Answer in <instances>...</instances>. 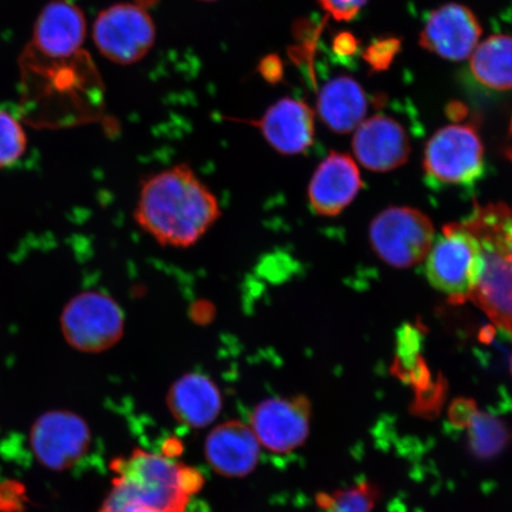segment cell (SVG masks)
Instances as JSON below:
<instances>
[{"mask_svg":"<svg viewBox=\"0 0 512 512\" xmlns=\"http://www.w3.org/2000/svg\"><path fill=\"white\" fill-rule=\"evenodd\" d=\"M275 152L297 156L315 142V113L305 102L285 98L274 104L262 118L251 121Z\"/></svg>","mask_w":512,"mask_h":512,"instance_id":"15","label":"cell"},{"mask_svg":"<svg viewBox=\"0 0 512 512\" xmlns=\"http://www.w3.org/2000/svg\"><path fill=\"white\" fill-rule=\"evenodd\" d=\"M362 185L354 159L334 151L313 172L307 187V200L316 215L335 217L350 206Z\"/></svg>","mask_w":512,"mask_h":512,"instance_id":"12","label":"cell"},{"mask_svg":"<svg viewBox=\"0 0 512 512\" xmlns=\"http://www.w3.org/2000/svg\"><path fill=\"white\" fill-rule=\"evenodd\" d=\"M165 401L172 418L179 425L194 430L213 424L223 408L219 384L200 371L179 376L171 384Z\"/></svg>","mask_w":512,"mask_h":512,"instance_id":"16","label":"cell"},{"mask_svg":"<svg viewBox=\"0 0 512 512\" xmlns=\"http://www.w3.org/2000/svg\"><path fill=\"white\" fill-rule=\"evenodd\" d=\"M86 18L78 6L68 0H53L38 16L34 46L49 60L73 57L86 38Z\"/></svg>","mask_w":512,"mask_h":512,"instance_id":"17","label":"cell"},{"mask_svg":"<svg viewBox=\"0 0 512 512\" xmlns=\"http://www.w3.org/2000/svg\"><path fill=\"white\" fill-rule=\"evenodd\" d=\"M511 128H512V120H511Z\"/></svg>","mask_w":512,"mask_h":512,"instance_id":"33","label":"cell"},{"mask_svg":"<svg viewBox=\"0 0 512 512\" xmlns=\"http://www.w3.org/2000/svg\"><path fill=\"white\" fill-rule=\"evenodd\" d=\"M92 432L85 419L70 411H50L32 425L30 445L38 463L53 471H66L86 456Z\"/></svg>","mask_w":512,"mask_h":512,"instance_id":"10","label":"cell"},{"mask_svg":"<svg viewBox=\"0 0 512 512\" xmlns=\"http://www.w3.org/2000/svg\"><path fill=\"white\" fill-rule=\"evenodd\" d=\"M380 497V486L364 480L331 494L322 492L317 495L316 503L324 512H373Z\"/></svg>","mask_w":512,"mask_h":512,"instance_id":"21","label":"cell"},{"mask_svg":"<svg viewBox=\"0 0 512 512\" xmlns=\"http://www.w3.org/2000/svg\"><path fill=\"white\" fill-rule=\"evenodd\" d=\"M27 136L11 114L0 111V169L18 162L27 151Z\"/></svg>","mask_w":512,"mask_h":512,"instance_id":"23","label":"cell"},{"mask_svg":"<svg viewBox=\"0 0 512 512\" xmlns=\"http://www.w3.org/2000/svg\"><path fill=\"white\" fill-rule=\"evenodd\" d=\"M261 445L251 426L240 420L222 422L211 430L204 443V456L217 475L243 478L259 464Z\"/></svg>","mask_w":512,"mask_h":512,"instance_id":"14","label":"cell"},{"mask_svg":"<svg viewBox=\"0 0 512 512\" xmlns=\"http://www.w3.org/2000/svg\"><path fill=\"white\" fill-rule=\"evenodd\" d=\"M470 68L480 85L495 91L512 89V37L490 36L471 55Z\"/></svg>","mask_w":512,"mask_h":512,"instance_id":"19","label":"cell"},{"mask_svg":"<svg viewBox=\"0 0 512 512\" xmlns=\"http://www.w3.org/2000/svg\"><path fill=\"white\" fill-rule=\"evenodd\" d=\"M222 216L219 197L187 163L146 176L138 190L133 220L159 246L197 245Z\"/></svg>","mask_w":512,"mask_h":512,"instance_id":"1","label":"cell"},{"mask_svg":"<svg viewBox=\"0 0 512 512\" xmlns=\"http://www.w3.org/2000/svg\"><path fill=\"white\" fill-rule=\"evenodd\" d=\"M123 512H158V511L150 509V508H146V507H139V505H130V507L125 508Z\"/></svg>","mask_w":512,"mask_h":512,"instance_id":"30","label":"cell"},{"mask_svg":"<svg viewBox=\"0 0 512 512\" xmlns=\"http://www.w3.org/2000/svg\"><path fill=\"white\" fill-rule=\"evenodd\" d=\"M60 325L70 347L85 354H100L124 338L126 315L111 294L85 291L64 306Z\"/></svg>","mask_w":512,"mask_h":512,"instance_id":"5","label":"cell"},{"mask_svg":"<svg viewBox=\"0 0 512 512\" xmlns=\"http://www.w3.org/2000/svg\"><path fill=\"white\" fill-rule=\"evenodd\" d=\"M483 267L482 249L475 235L463 223H451L427 254L426 275L451 303L463 304L476 290Z\"/></svg>","mask_w":512,"mask_h":512,"instance_id":"4","label":"cell"},{"mask_svg":"<svg viewBox=\"0 0 512 512\" xmlns=\"http://www.w3.org/2000/svg\"><path fill=\"white\" fill-rule=\"evenodd\" d=\"M510 369H511V374H512V357H511Z\"/></svg>","mask_w":512,"mask_h":512,"instance_id":"32","label":"cell"},{"mask_svg":"<svg viewBox=\"0 0 512 512\" xmlns=\"http://www.w3.org/2000/svg\"><path fill=\"white\" fill-rule=\"evenodd\" d=\"M93 38L106 59L127 66L149 54L156 41V27L142 6L117 4L96 18Z\"/></svg>","mask_w":512,"mask_h":512,"instance_id":"8","label":"cell"},{"mask_svg":"<svg viewBox=\"0 0 512 512\" xmlns=\"http://www.w3.org/2000/svg\"><path fill=\"white\" fill-rule=\"evenodd\" d=\"M318 3L337 22H350L368 0H318Z\"/></svg>","mask_w":512,"mask_h":512,"instance_id":"27","label":"cell"},{"mask_svg":"<svg viewBox=\"0 0 512 512\" xmlns=\"http://www.w3.org/2000/svg\"><path fill=\"white\" fill-rule=\"evenodd\" d=\"M320 119L331 131L347 134L366 118L368 101L360 83L349 76H338L323 87L318 96Z\"/></svg>","mask_w":512,"mask_h":512,"instance_id":"18","label":"cell"},{"mask_svg":"<svg viewBox=\"0 0 512 512\" xmlns=\"http://www.w3.org/2000/svg\"><path fill=\"white\" fill-rule=\"evenodd\" d=\"M111 467L117 476L99 512H123L130 505L158 512H185L190 497L204 484L194 467L139 448L126 458L114 459Z\"/></svg>","mask_w":512,"mask_h":512,"instance_id":"2","label":"cell"},{"mask_svg":"<svg viewBox=\"0 0 512 512\" xmlns=\"http://www.w3.org/2000/svg\"><path fill=\"white\" fill-rule=\"evenodd\" d=\"M424 335V331L419 328V325L413 324L402 325L396 335L392 374L402 382H406L408 374L424 358L421 356Z\"/></svg>","mask_w":512,"mask_h":512,"instance_id":"22","label":"cell"},{"mask_svg":"<svg viewBox=\"0 0 512 512\" xmlns=\"http://www.w3.org/2000/svg\"><path fill=\"white\" fill-rule=\"evenodd\" d=\"M479 408L475 399L457 398L454 399L447 408V418L450 424L459 430H466Z\"/></svg>","mask_w":512,"mask_h":512,"instance_id":"26","label":"cell"},{"mask_svg":"<svg viewBox=\"0 0 512 512\" xmlns=\"http://www.w3.org/2000/svg\"><path fill=\"white\" fill-rule=\"evenodd\" d=\"M467 451L475 459L492 460L512 444V428L507 421L479 411L466 428Z\"/></svg>","mask_w":512,"mask_h":512,"instance_id":"20","label":"cell"},{"mask_svg":"<svg viewBox=\"0 0 512 512\" xmlns=\"http://www.w3.org/2000/svg\"><path fill=\"white\" fill-rule=\"evenodd\" d=\"M401 50V40L398 37L380 38L364 51L363 59L374 72H383L390 67L396 55Z\"/></svg>","mask_w":512,"mask_h":512,"instance_id":"25","label":"cell"},{"mask_svg":"<svg viewBox=\"0 0 512 512\" xmlns=\"http://www.w3.org/2000/svg\"><path fill=\"white\" fill-rule=\"evenodd\" d=\"M201 2H215V0H201Z\"/></svg>","mask_w":512,"mask_h":512,"instance_id":"31","label":"cell"},{"mask_svg":"<svg viewBox=\"0 0 512 512\" xmlns=\"http://www.w3.org/2000/svg\"><path fill=\"white\" fill-rule=\"evenodd\" d=\"M311 420L312 402L306 395L274 396L255 406L249 426L261 447L288 454L305 445Z\"/></svg>","mask_w":512,"mask_h":512,"instance_id":"9","label":"cell"},{"mask_svg":"<svg viewBox=\"0 0 512 512\" xmlns=\"http://www.w3.org/2000/svg\"><path fill=\"white\" fill-rule=\"evenodd\" d=\"M482 34V25L467 6L448 3L428 16L419 44L445 60L463 61L475 51Z\"/></svg>","mask_w":512,"mask_h":512,"instance_id":"11","label":"cell"},{"mask_svg":"<svg viewBox=\"0 0 512 512\" xmlns=\"http://www.w3.org/2000/svg\"><path fill=\"white\" fill-rule=\"evenodd\" d=\"M414 393V400L409 405V413L416 418L426 420L438 418L443 412L447 398V381L443 375L439 374L437 381H433L427 388Z\"/></svg>","mask_w":512,"mask_h":512,"instance_id":"24","label":"cell"},{"mask_svg":"<svg viewBox=\"0 0 512 512\" xmlns=\"http://www.w3.org/2000/svg\"><path fill=\"white\" fill-rule=\"evenodd\" d=\"M447 117L456 123L462 121L467 115V108L462 102L454 101L448 104L446 108Z\"/></svg>","mask_w":512,"mask_h":512,"instance_id":"29","label":"cell"},{"mask_svg":"<svg viewBox=\"0 0 512 512\" xmlns=\"http://www.w3.org/2000/svg\"><path fill=\"white\" fill-rule=\"evenodd\" d=\"M334 49L341 56L354 55L357 50L356 38L349 32H342L335 38Z\"/></svg>","mask_w":512,"mask_h":512,"instance_id":"28","label":"cell"},{"mask_svg":"<svg viewBox=\"0 0 512 512\" xmlns=\"http://www.w3.org/2000/svg\"><path fill=\"white\" fill-rule=\"evenodd\" d=\"M371 247L386 264L396 268L418 265L434 242L433 223L418 209L390 207L370 224Z\"/></svg>","mask_w":512,"mask_h":512,"instance_id":"7","label":"cell"},{"mask_svg":"<svg viewBox=\"0 0 512 512\" xmlns=\"http://www.w3.org/2000/svg\"><path fill=\"white\" fill-rule=\"evenodd\" d=\"M352 150L364 168L375 172L400 168L412 152L405 128L381 114L363 120L356 128Z\"/></svg>","mask_w":512,"mask_h":512,"instance_id":"13","label":"cell"},{"mask_svg":"<svg viewBox=\"0 0 512 512\" xmlns=\"http://www.w3.org/2000/svg\"><path fill=\"white\" fill-rule=\"evenodd\" d=\"M482 249V277L470 302L512 339V208L505 203L476 206L462 222Z\"/></svg>","mask_w":512,"mask_h":512,"instance_id":"3","label":"cell"},{"mask_svg":"<svg viewBox=\"0 0 512 512\" xmlns=\"http://www.w3.org/2000/svg\"><path fill=\"white\" fill-rule=\"evenodd\" d=\"M426 176L435 185L471 187L484 176V147L475 127L450 125L428 140Z\"/></svg>","mask_w":512,"mask_h":512,"instance_id":"6","label":"cell"}]
</instances>
